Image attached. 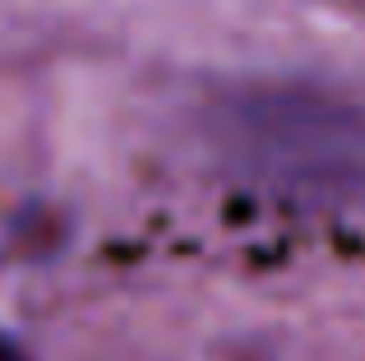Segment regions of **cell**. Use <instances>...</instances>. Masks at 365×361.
<instances>
[{
    "label": "cell",
    "mask_w": 365,
    "mask_h": 361,
    "mask_svg": "<svg viewBox=\"0 0 365 361\" xmlns=\"http://www.w3.org/2000/svg\"><path fill=\"white\" fill-rule=\"evenodd\" d=\"M232 158L305 195H365V111L314 88H250L222 107Z\"/></svg>",
    "instance_id": "obj_1"
},
{
    "label": "cell",
    "mask_w": 365,
    "mask_h": 361,
    "mask_svg": "<svg viewBox=\"0 0 365 361\" xmlns=\"http://www.w3.org/2000/svg\"><path fill=\"white\" fill-rule=\"evenodd\" d=\"M0 361H28L24 352H19L14 343H5V338H0Z\"/></svg>",
    "instance_id": "obj_2"
}]
</instances>
